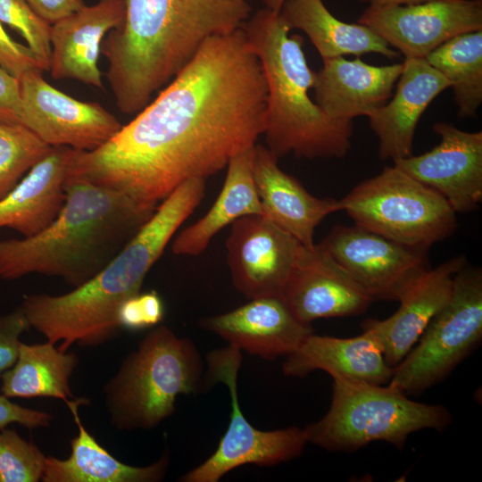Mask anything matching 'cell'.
I'll return each instance as SVG.
<instances>
[{"mask_svg":"<svg viewBox=\"0 0 482 482\" xmlns=\"http://www.w3.org/2000/svg\"><path fill=\"white\" fill-rule=\"evenodd\" d=\"M267 87L242 28L209 37L188 64L105 144L74 150L67 181L158 205L227 167L263 135Z\"/></svg>","mask_w":482,"mask_h":482,"instance_id":"obj_1","label":"cell"},{"mask_svg":"<svg viewBox=\"0 0 482 482\" xmlns=\"http://www.w3.org/2000/svg\"><path fill=\"white\" fill-rule=\"evenodd\" d=\"M122 24L101 44L106 79L120 112L137 113L211 37L242 27L251 6L238 0H124Z\"/></svg>","mask_w":482,"mask_h":482,"instance_id":"obj_2","label":"cell"},{"mask_svg":"<svg viewBox=\"0 0 482 482\" xmlns=\"http://www.w3.org/2000/svg\"><path fill=\"white\" fill-rule=\"evenodd\" d=\"M205 191V180L179 185L126 245L85 284L60 295L30 294L21 308L29 324L63 352L73 345L96 347L119 336L120 306L141 292L151 268L178 229L194 212Z\"/></svg>","mask_w":482,"mask_h":482,"instance_id":"obj_3","label":"cell"},{"mask_svg":"<svg viewBox=\"0 0 482 482\" xmlns=\"http://www.w3.org/2000/svg\"><path fill=\"white\" fill-rule=\"evenodd\" d=\"M65 191L61 212L46 229L0 240V279L41 274L78 287L103 270L158 207L83 181H66Z\"/></svg>","mask_w":482,"mask_h":482,"instance_id":"obj_4","label":"cell"},{"mask_svg":"<svg viewBox=\"0 0 482 482\" xmlns=\"http://www.w3.org/2000/svg\"><path fill=\"white\" fill-rule=\"evenodd\" d=\"M264 75L267 97L263 135L278 158H343L352 147L353 120L328 116L310 96L315 71L308 65L303 38L290 35L278 12L256 11L242 25Z\"/></svg>","mask_w":482,"mask_h":482,"instance_id":"obj_5","label":"cell"},{"mask_svg":"<svg viewBox=\"0 0 482 482\" xmlns=\"http://www.w3.org/2000/svg\"><path fill=\"white\" fill-rule=\"evenodd\" d=\"M203 368L190 339L157 325L104 386L112 426L120 431L155 428L173 414L178 395L198 390Z\"/></svg>","mask_w":482,"mask_h":482,"instance_id":"obj_6","label":"cell"},{"mask_svg":"<svg viewBox=\"0 0 482 482\" xmlns=\"http://www.w3.org/2000/svg\"><path fill=\"white\" fill-rule=\"evenodd\" d=\"M327 413L304 428L308 443L329 452H353L375 441L402 450L421 429L443 431L452 423L440 404L413 401L395 387L334 378Z\"/></svg>","mask_w":482,"mask_h":482,"instance_id":"obj_7","label":"cell"},{"mask_svg":"<svg viewBox=\"0 0 482 482\" xmlns=\"http://www.w3.org/2000/svg\"><path fill=\"white\" fill-rule=\"evenodd\" d=\"M339 201L355 225L414 249L428 251L457 229V213L445 198L395 164Z\"/></svg>","mask_w":482,"mask_h":482,"instance_id":"obj_8","label":"cell"},{"mask_svg":"<svg viewBox=\"0 0 482 482\" xmlns=\"http://www.w3.org/2000/svg\"><path fill=\"white\" fill-rule=\"evenodd\" d=\"M482 339V270L464 266L454 276L452 295L416 344L393 368L387 383L407 396L442 382Z\"/></svg>","mask_w":482,"mask_h":482,"instance_id":"obj_9","label":"cell"},{"mask_svg":"<svg viewBox=\"0 0 482 482\" xmlns=\"http://www.w3.org/2000/svg\"><path fill=\"white\" fill-rule=\"evenodd\" d=\"M241 351L228 345L207 356L208 378L229 388L231 402L229 425L214 453L187 472L183 482H217L232 470L246 465L274 466L299 457L308 444L304 428L289 427L263 431L251 425L238 403L237 375Z\"/></svg>","mask_w":482,"mask_h":482,"instance_id":"obj_10","label":"cell"},{"mask_svg":"<svg viewBox=\"0 0 482 482\" xmlns=\"http://www.w3.org/2000/svg\"><path fill=\"white\" fill-rule=\"evenodd\" d=\"M320 245L373 301H398L428 270V251L392 241L357 225H336Z\"/></svg>","mask_w":482,"mask_h":482,"instance_id":"obj_11","label":"cell"},{"mask_svg":"<svg viewBox=\"0 0 482 482\" xmlns=\"http://www.w3.org/2000/svg\"><path fill=\"white\" fill-rule=\"evenodd\" d=\"M40 70L19 79L21 124L51 146L92 151L122 127L96 102L77 100L48 84Z\"/></svg>","mask_w":482,"mask_h":482,"instance_id":"obj_12","label":"cell"},{"mask_svg":"<svg viewBox=\"0 0 482 482\" xmlns=\"http://www.w3.org/2000/svg\"><path fill=\"white\" fill-rule=\"evenodd\" d=\"M357 23L371 29L404 58H425L458 35L482 30V0L369 5Z\"/></svg>","mask_w":482,"mask_h":482,"instance_id":"obj_13","label":"cell"},{"mask_svg":"<svg viewBox=\"0 0 482 482\" xmlns=\"http://www.w3.org/2000/svg\"><path fill=\"white\" fill-rule=\"evenodd\" d=\"M302 245L262 215L236 220L226 241L234 287L249 300L280 297Z\"/></svg>","mask_w":482,"mask_h":482,"instance_id":"obj_14","label":"cell"},{"mask_svg":"<svg viewBox=\"0 0 482 482\" xmlns=\"http://www.w3.org/2000/svg\"><path fill=\"white\" fill-rule=\"evenodd\" d=\"M440 142L431 150L394 161L413 179L441 194L456 213L470 212L482 201V132L436 122Z\"/></svg>","mask_w":482,"mask_h":482,"instance_id":"obj_15","label":"cell"},{"mask_svg":"<svg viewBox=\"0 0 482 482\" xmlns=\"http://www.w3.org/2000/svg\"><path fill=\"white\" fill-rule=\"evenodd\" d=\"M280 298L305 324L360 315L374 302L320 244L301 246Z\"/></svg>","mask_w":482,"mask_h":482,"instance_id":"obj_16","label":"cell"},{"mask_svg":"<svg viewBox=\"0 0 482 482\" xmlns=\"http://www.w3.org/2000/svg\"><path fill=\"white\" fill-rule=\"evenodd\" d=\"M467 264L461 254L428 268L401 295L395 312L384 320L362 322V330L376 338L388 366L394 368L404 358L432 318L447 303L454 276Z\"/></svg>","mask_w":482,"mask_h":482,"instance_id":"obj_17","label":"cell"},{"mask_svg":"<svg viewBox=\"0 0 482 482\" xmlns=\"http://www.w3.org/2000/svg\"><path fill=\"white\" fill-rule=\"evenodd\" d=\"M200 326L229 345L266 360L287 356L314 333L295 318L280 297L251 299L223 314L204 318Z\"/></svg>","mask_w":482,"mask_h":482,"instance_id":"obj_18","label":"cell"},{"mask_svg":"<svg viewBox=\"0 0 482 482\" xmlns=\"http://www.w3.org/2000/svg\"><path fill=\"white\" fill-rule=\"evenodd\" d=\"M125 17L124 0H99L51 25L49 71L54 79H76L103 89L101 44Z\"/></svg>","mask_w":482,"mask_h":482,"instance_id":"obj_19","label":"cell"},{"mask_svg":"<svg viewBox=\"0 0 482 482\" xmlns=\"http://www.w3.org/2000/svg\"><path fill=\"white\" fill-rule=\"evenodd\" d=\"M451 87L425 58L406 57L393 98L367 117L378 139V155L393 162L412 154L417 124L430 104Z\"/></svg>","mask_w":482,"mask_h":482,"instance_id":"obj_20","label":"cell"},{"mask_svg":"<svg viewBox=\"0 0 482 482\" xmlns=\"http://www.w3.org/2000/svg\"><path fill=\"white\" fill-rule=\"evenodd\" d=\"M278 159L262 145L253 148V177L262 215L311 248L315 245L317 226L328 215L341 211L340 201L312 195L279 168Z\"/></svg>","mask_w":482,"mask_h":482,"instance_id":"obj_21","label":"cell"},{"mask_svg":"<svg viewBox=\"0 0 482 482\" xmlns=\"http://www.w3.org/2000/svg\"><path fill=\"white\" fill-rule=\"evenodd\" d=\"M402 71L403 62L375 66L359 58L325 59L315 72V103L334 120L368 116L388 102Z\"/></svg>","mask_w":482,"mask_h":482,"instance_id":"obj_22","label":"cell"},{"mask_svg":"<svg viewBox=\"0 0 482 482\" xmlns=\"http://www.w3.org/2000/svg\"><path fill=\"white\" fill-rule=\"evenodd\" d=\"M318 370L332 378L375 385L387 384L393 373L376 338L366 330L347 338L313 333L286 357L282 365L283 373L288 377L304 378Z\"/></svg>","mask_w":482,"mask_h":482,"instance_id":"obj_23","label":"cell"},{"mask_svg":"<svg viewBox=\"0 0 482 482\" xmlns=\"http://www.w3.org/2000/svg\"><path fill=\"white\" fill-rule=\"evenodd\" d=\"M74 149L53 146L21 181L0 199V229L10 228L24 237L51 224L66 197L65 183Z\"/></svg>","mask_w":482,"mask_h":482,"instance_id":"obj_24","label":"cell"},{"mask_svg":"<svg viewBox=\"0 0 482 482\" xmlns=\"http://www.w3.org/2000/svg\"><path fill=\"white\" fill-rule=\"evenodd\" d=\"M73 398L66 403L78 427V435L71 440V455L65 459L46 456L43 482H158L169 467L165 453L155 462L137 467L120 461L104 448L86 429L79 416V407L87 403Z\"/></svg>","mask_w":482,"mask_h":482,"instance_id":"obj_25","label":"cell"},{"mask_svg":"<svg viewBox=\"0 0 482 482\" xmlns=\"http://www.w3.org/2000/svg\"><path fill=\"white\" fill-rule=\"evenodd\" d=\"M279 13L291 30L307 35L322 60L347 54H378L390 59L400 55L369 27L338 20L323 0H287Z\"/></svg>","mask_w":482,"mask_h":482,"instance_id":"obj_26","label":"cell"},{"mask_svg":"<svg viewBox=\"0 0 482 482\" xmlns=\"http://www.w3.org/2000/svg\"><path fill=\"white\" fill-rule=\"evenodd\" d=\"M253 148L229 161L216 201L204 217L177 236L171 245L173 253L199 255L218 232L236 220L247 215H262L253 177Z\"/></svg>","mask_w":482,"mask_h":482,"instance_id":"obj_27","label":"cell"},{"mask_svg":"<svg viewBox=\"0 0 482 482\" xmlns=\"http://www.w3.org/2000/svg\"><path fill=\"white\" fill-rule=\"evenodd\" d=\"M79 364L76 353L54 344L21 343L13 366L2 376L1 394L9 397L73 399L70 380Z\"/></svg>","mask_w":482,"mask_h":482,"instance_id":"obj_28","label":"cell"},{"mask_svg":"<svg viewBox=\"0 0 482 482\" xmlns=\"http://www.w3.org/2000/svg\"><path fill=\"white\" fill-rule=\"evenodd\" d=\"M425 59L450 82L459 117H474L482 103V30L458 35Z\"/></svg>","mask_w":482,"mask_h":482,"instance_id":"obj_29","label":"cell"},{"mask_svg":"<svg viewBox=\"0 0 482 482\" xmlns=\"http://www.w3.org/2000/svg\"><path fill=\"white\" fill-rule=\"evenodd\" d=\"M52 148L25 126L0 122V199Z\"/></svg>","mask_w":482,"mask_h":482,"instance_id":"obj_30","label":"cell"},{"mask_svg":"<svg viewBox=\"0 0 482 482\" xmlns=\"http://www.w3.org/2000/svg\"><path fill=\"white\" fill-rule=\"evenodd\" d=\"M46 456L15 430L0 429V482L41 481Z\"/></svg>","mask_w":482,"mask_h":482,"instance_id":"obj_31","label":"cell"},{"mask_svg":"<svg viewBox=\"0 0 482 482\" xmlns=\"http://www.w3.org/2000/svg\"><path fill=\"white\" fill-rule=\"evenodd\" d=\"M0 21L26 40L43 71H49L51 25L36 14L26 0H0Z\"/></svg>","mask_w":482,"mask_h":482,"instance_id":"obj_32","label":"cell"},{"mask_svg":"<svg viewBox=\"0 0 482 482\" xmlns=\"http://www.w3.org/2000/svg\"><path fill=\"white\" fill-rule=\"evenodd\" d=\"M163 316L162 300L152 290L128 298L120 306L117 318L122 329L140 330L157 326Z\"/></svg>","mask_w":482,"mask_h":482,"instance_id":"obj_33","label":"cell"},{"mask_svg":"<svg viewBox=\"0 0 482 482\" xmlns=\"http://www.w3.org/2000/svg\"><path fill=\"white\" fill-rule=\"evenodd\" d=\"M29 328L20 306L0 316V378L17 361L21 336Z\"/></svg>","mask_w":482,"mask_h":482,"instance_id":"obj_34","label":"cell"},{"mask_svg":"<svg viewBox=\"0 0 482 482\" xmlns=\"http://www.w3.org/2000/svg\"><path fill=\"white\" fill-rule=\"evenodd\" d=\"M0 66L16 79L30 71L43 70L28 46L13 40L0 21Z\"/></svg>","mask_w":482,"mask_h":482,"instance_id":"obj_35","label":"cell"},{"mask_svg":"<svg viewBox=\"0 0 482 482\" xmlns=\"http://www.w3.org/2000/svg\"><path fill=\"white\" fill-rule=\"evenodd\" d=\"M51 420L52 416L49 413L23 407L0 395V429L10 424H19L32 430L49 427Z\"/></svg>","mask_w":482,"mask_h":482,"instance_id":"obj_36","label":"cell"},{"mask_svg":"<svg viewBox=\"0 0 482 482\" xmlns=\"http://www.w3.org/2000/svg\"><path fill=\"white\" fill-rule=\"evenodd\" d=\"M0 122L21 124L19 79L0 66Z\"/></svg>","mask_w":482,"mask_h":482,"instance_id":"obj_37","label":"cell"},{"mask_svg":"<svg viewBox=\"0 0 482 482\" xmlns=\"http://www.w3.org/2000/svg\"><path fill=\"white\" fill-rule=\"evenodd\" d=\"M32 11L50 25L79 10L84 0H26Z\"/></svg>","mask_w":482,"mask_h":482,"instance_id":"obj_38","label":"cell"},{"mask_svg":"<svg viewBox=\"0 0 482 482\" xmlns=\"http://www.w3.org/2000/svg\"><path fill=\"white\" fill-rule=\"evenodd\" d=\"M370 6L412 5L433 0H360Z\"/></svg>","mask_w":482,"mask_h":482,"instance_id":"obj_39","label":"cell"},{"mask_svg":"<svg viewBox=\"0 0 482 482\" xmlns=\"http://www.w3.org/2000/svg\"><path fill=\"white\" fill-rule=\"evenodd\" d=\"M261 1L264 4L266 8L279 12L287 0H261Z\"/></svg>","mask_w":482,"mask_h":482,"instance_id":"obj_40","label":"cell"},{"mask_svg":"<svg viewBox=\"0 0 482 482\" xmlns=\"http://www.w3.org/2000/svg\"><path fill=\"white\" fill-rule=\"evenodd\" d=\"M238 1H245V2H247L248 0H238Z\"/></svg>","mask_w":482,"mask_h":482,"instance_id":"obj_41","label":"cell"}]
</instances>
